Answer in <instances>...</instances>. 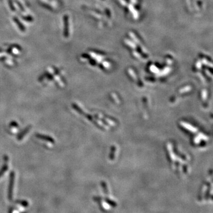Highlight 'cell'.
<instances>
[{
  "label": "cell",
  "instance_id": "6da1fadb",
  "mask_svg": "<svg viewBox=\"0 0 213 213\" xmlns=\"http://www.w3.org/2000/svg\"><path fill=\"white\" fill-rule=\"evenodd\" d=\"M64 23H65L64 35L65 37H68V18L67 15H65L64 17Z\"/></svg>",
  "mask_w": 213,
  "mask_h": 213
},
{
  "label": "cell",
  "instance_id": "7a4b0ae2",
  "mask_svg": "<svg viewBox=\"0 0 213 213\" xmlns=\"http://www.w3.org/2000/svg\"><path fill=\"white\" fill-rule=\"evenodd\" d=\"M14 20L17 23V24H18V26L20 27V29L22 30V31H24V29H23V26L20 24L21 23H20V22H18L17 20V18H14Z\"/></svg>",
  "mask_w": 213,
  "mask_h": 213
}]
</instances>
